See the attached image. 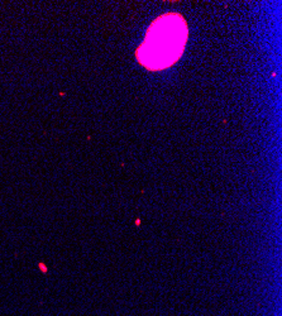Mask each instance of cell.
Here are the masks:
<instances>
[{
	"mask_svg": "<svg viewBox=\"0 0 282 316\" xmlns=\"http://www.w3.org/2000/svg\"><path fill=\"white\" fill-rule=\"evenodd\" d=\"M187 39V26L178 14H166L152 23L137 57L149 70H162L180 58Z\"/></svg>",
	"mask_w": 282,
	"mask_h": 316,
	"instance_id": "6da1fadb",
	"label": "cell"
}]
</instances>
